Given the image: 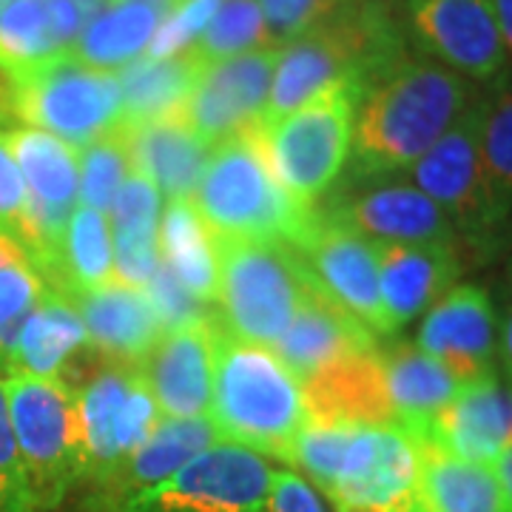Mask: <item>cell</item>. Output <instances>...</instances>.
Returning <instances> with one entry per match:
<instances>
[{"label":"cell","instance_id":"cell-1","mask_svg":"<svg viewBox=\"0 0 512 512\" xmlns=\"http://www.w3.org/2000/svg\"><path fill=\"white\" fill-rule=\"evenodd\" d=\"M476 97L467 77L430 57L407 55L359 97L350 157L362 174L410 171Z\"/></svg>","mask_w":512,"mask_h":512},{"label":"cell","instance_id":"cell-2","mask_svg":"<svg viewBox=\"0 0 512 512\" xmlns=\"http://www.w3.org/2000/svg\"><path fill=\"white\" fill-rule=\"evenodd\" d=\"M296 464L336 512H419V444L399 424L308 421Z\"/></svg>","mask_w":512,"mask_h":512},{"label":"cell","instance_id":"cell-3","mask_svg":"<svg viewBox=\"0 0 512 512\" xmlns=\"http://www.w3.org/2000/svg\"><path fill=\"white\" fill-rule=\"evenodd\" d=\"M208 419L222 441L259 456L288 461L293 441L308 424L302 382L271 348L242 342L225 325L214 330V382Z\"/></svg>","mask_w":512,"mask_h":512},{"label":"cell","instance_id":"cell-4","mask_svg":"<svg viewBox=\"0 0 512 512\" xmlns=\"http://www.w3.org/2000/svg\"><path fill=\"white\" fill-rule=\"evenodd\" d=\"M191 202L217 239H282L296 245L316 217L274 177L259 128L211 148Z\"/></svg>","mask_w":512,"mask_h":512},{"label":"cell","instance_id":"cell-5","mask_svg":"<svg viewBox=\"0 0 512 512\" xmlns=\"http://www.w3.org/2000/svg\"><path fill=\"white\" fill-rule=\"evenodd\" d=\"M319 282L282 239H220L222 325L242 342L271 348Z\"/></svg>","mask_w":512,"mask_h":512},{"label":"cell","instance_id":"cell-6","mask_svg":"<svg viewBox=\"0 0 512 512\" xmlns=\"http://www.w3.org/2000/svg\"><path fill=\"white\" fill-rule=\"evenodd\" d=\"M3 384L23 473L37 510H57L74 484L83 481L74 387L63 376L37 379L23 373L6 376Z\"/></svg>","mask_w":512,"mask_h":512},{"label":"cell","instance_id":"cell-7","mask_svg":"<svg viewBox=\"0 0 512 512\" xmlns=\"http://www.w3.org/2000/svg\"><path fill=\"white\" fill-rule=\"evenodd\" d=\"M362 92L339 83L291 114L262 123L259 143L274 177L293 200L313 208L342 174L353 146V117Z\"/></svg>","mask_w":512,"mask_h":512},{"label":"cell","instance_id":"cell-8","mask_svg":"<svg viewBox=\"0 0 512 512\" xmlns=\"http://www.w3.org/2000/svg\"><path fill=\"white\" fill-rule=\"evenodd\" d=\"M6 86L18 123L55 134L74 148L89 146L123 128L117 72L92 69L69 52L6 80Z\"/></svg>","mask_w":512,"mask_h":512},{"label":"cell","instance_id":"cell-9","mask_svg":"<svg viewBox=\"0 0 512 512\" xmlns=\"http://www.w3.org/2000/svg\"><path fill=\"white\" fill-rule=\"evenodd\" d=\"M83 478L109 487L163 419L137 365L109 362L74 387Z\"/></svg>","mask_w":512,"mask_h":512},{"label":"cell","instance_id":"cell-10","mask_svg":"<svg viewBox=\"0 0 512 512\" xmlns=\"http://www.w3.org/2000/svg\"><path fill=\"white\" fill-rule=\"evenodd\" d=\"M413 185L453 222L458 239L490 254L507 239L478 154V97L453 128L410 168Z\"/></svg>","mask_w":512,"mask_h":512},{"label":"cell","instance_id":"cell-11","mask_svg":"<svg viewBox=\"0 0 512 512\" xmlns=\"http://www.w3.org/2000/svg\"><path fill=\"white\" fill-rule=\"evenodd\" d=\"M271 476L274 467L265 456L217 441L114 512H262Z\"/></svg>","mask_w":512,"mask_h":512},{"label":"cell","instance_id":"cell-12","mask_svg":"<svg viewBox=\"0 0 512 512\" xmlns=\"http://www.w3.org/2000/svg\"><path fill=\"white\" fill-rule=\"evenodd\" d=\"M3 137L12 148V157L18 163L29 194L26 254L49 285L60 239L80 197L77 148L63 143L55 134H46L23 123L3 128Z\"/></svg>","mask_w":512,"mask_h":512},{"label":"cell","instance_id":"cell-13","mask_svg":"<svg viewBox=\"0 0 512 512\" xmlns=\"http://www.w3.org/2000/svg\"><path fill=\"white\" fill-rule=\"evenodd\" d=\"M407 32L421 57L470 83H493L507 72L490 0H407Z\"/></svg>","mask_w":512,"mask_h":512},{"label":"cell","instance_id":"cell-14","mask_svg":"<svg viewBox=\"0 0 512 512\" xmlns=\"http://www.w3.org/2000/svg\"><path fill=\"white\" fill-rule=\"evenodd\" d=\"M276 60L279 49L268 46L202 66L180 117L208 148L251 134L262 126Z\"/></svg>","mask_w":512,"mask_h":512},{"label":"cell","instance_id":"cell-15","mask_svg":"<svg viewBox=\"0 0 512 512\" xmlns=\"http://www.w3.org/2000/svg\"><path fill=\"white\" fill-rule=\"evenodd\" d=\"M319 288L359 319L373 333H390L379 288V251L376 242L350 231L348 225L316 214L305 237L293 245Z\"/></svg>","mask_w":512,"mask_h":512},{"label":"cell","instance_id":"cell-16","mask_svg":"<svg viewBox=\"0 0 512 512\" xmlns=\"http://www.w3.org/2000/svg\"><path fill=\"white\" fill-rule=\"evenodd\" d=\"M416 345L467 384L498 370V313L478 285H453L421 319Z\"/></svg>","mask_w":512,"mask_h":512},{"label":"cell","instance_id":"cell-17","mask_svg":"<svg viewBox=\"0 0 512 512\" xmlns=\"http://www.w3.org/2000/svg\"><path fill=\"white\" fill-rule=\"evenodd\" d=\"M416 441L464 461L493 464L512 444V379L493 370L461 384L456 399Z\"/></svg>","mask_w":512,"mask_h":512},{"label":"cell","instance_id":"cell-18","mask_svg":"<svg viewBox=\"0 0 512 512\" xmlns=\"http://www.w3.org/2000/svg\"><path fill=\"white\" fill-rule=\"evenodd\" d=\"M328 217L379 245H458L461 242L447 214L413 183L365 188L353 197L336 202Z\"/></svg>","mask_w":512,"mask_h":512},{"label":"cell","instance_id":"cell-19","mask_svg":"<svg viewBox=\"0 0 512 512\" xmlns=\"http://www.w3.org/2000/svg\"><path fill=\"white\" fill-rule=\"evenodd\" d=\"M217 316L168 330L143 359L140 373L165 419H208L214 382V330Z\"/></svg>","mask_w":512,"mask_h":512},{"label":"cell","instance_id":"cell-20","mask_svg":"<svg viewBox=\"0 0 512 512\" xmlns=\"http://www.w3.org/2000/svg\"><path fill=\"white\" fill-rule=\"evenodd\" d=\"M83 319L86 342L109 362L143 365L157 342L165 336L163 322L143 288H131L111 279L94 291L66 293Z\"/></svg>","mask_w":512,"mask_h":512},{"label":"cell","instance_id":"cell-21","mask_svg":"<svg viewBox=\"0 0 512 512\" xmlns=\"http://www.w3.org/2000/svg\"><path fill=\"white\" fill-rule=\"evenodd\" d=\"M379 288L390 333L404 328L456 285L458 245H379Z\"/></svg>","mask_w":512,"mask_h":512},{"label":"cell","instance_id":"cell-22","mask_svg":"<svg viewBox=\"0 0 512 512\" xmlns=\"http://www.w3.org/2000/svg\"><path fill=\"white\" fill-rule=\"evenodd\" d=\"M376 333L339 308L322 288L308 296V302L293 316L288 330L276 339L271 350L282 365L302 382L322 367L333 365L353 353L376 348Z\"/></svg>","mask_w":512,"mask_h":512},{"label":"cell","instance_id":"cell-23","mask_svg":"<svg viewBox=\"0 0 512 512\" xmlns=\"http://www.w3.org/2000/svg\"><path fill=\"white\" fill-rule=\"evenodd\" d=\"M308 419L333 424H396L387 402L382 353L373 348L345 356L302 379Z\"/></svg>","mask_w":512,"mask_h":512},{"label":"cell","instance_id":"cell-24","mask_svg":"<svg viewBox=\"0 0 512 512\" xmlns=\"http://www.w3.org/2000/svg\"><path fill=\"white\" fill-rule=\"evenodd\" d=\"M83 26L69 0H9L0 6V77L12 80L66 55Z\"/></svg>","mask_w":512,"mask_h":512},{"label":"cell","instance_id":"cell-25","mask_svg":"<svg viewBox=\"0 0 512 512\" xmlns=\"http://www.w3.org/2000/svg\"><path fill=\"white\" fill-rule=\"evenodd\" d=\"M120 131L126 140L131 171L148 177L165 200H191L211 148L180 114L140 126H123Z\"/></svg>","mask_w":512,"mask_h":512},{"label":"cell","instance_id":"cell-26","mask_svg":"<svg viewBox=\"0 0 512 512\" xmlns=\"http://www.w3.org/2000/svg\"><path fill=\"white\" fill-rule=\"evenodd\" d=\"M180 0H111L72 43L69 55L100 72H120L146 55L165 15Z\"/></svg>","mask_w":512,"mask_h":512},{"label":"cell","instance_id":"cell-27","mask_svg":"<svg viewBox=\"0 0 512 512\" xmlns=\"http://www.w3.org/2000/svg\"><path fill=\"white\" fill-rule=\"evenodd\" d=\"M387 402L393 421L413 439L421 436L461 390L458 376L419 345H396L382 353Z\"/></svg>","mask_w":512,"mask_h":512},{"label":"cell","instance_id":"cell-28","mask_svg":"<svg viewBox=\"0 0 512 512\" xmlns=\"http://www.w3.org/2000/svg\"><path fill=\"white\" fill-rule=\"evenodd\" d=\"M111 214V245H114V276L131 288H146L160 262V214L163 194L148 177L128 171L114 194Z\"/></svg>","mask_w":512,"mask_h":512},{"label":"cell","instance_id":"cell-29","mask_svg":"<svg viewBox=\"0 0 512 512\" xmlns=\"http://www.w3.org/2000/svg\"><path fill=\"white\" fill-rule=\"evenodd\" d=\"M86 345H89L86 328L72 299L55 288H46L35 302V308L20 322L9 376L12 373L37 376V379L63 376V367Z\"/></svg>","mask_w":512,"mask_h":512},{"label":"cell","instance_id":"cell-30","mask_svg":"<svg viewBox=\"0 0 512 512\" xmlns=\"http://www.w3.org/2000/svg\"><path fill=\"white\" fill-rule=\"evenodd\" d=\"M220 439L211 419H160L146 444L131 456L120 476L109 484L114 495V510H120L131 498L143 495L160 481L171 478L202 450L214 447Z\"/></svg>","mask_w":512,"mask_h":512},{"label":"cell","instance_id":"cell-31","mask_svg":"<svg viewBox=\"0 0 512 512\" xmlns=\"http://www.w3.org/2000/svg\"><path fill=\"white\" fill-rule=\"evenodd\" d=\"M416 444L421 512H510L490 464L464 461L433 444Z\"/></svg>","mask_w":512,"mask_h":512},{"label":"cell","instance_id":"cell-32","mask_svg":"<svg viewBox=\"0 0 512 512\" xmlns=\"http://www.w3.org/2000/svg\"><path fill=\"white\" fill-rule=\"evenodd\" d=\"M160 259L200 302L220 296V239L191 200H165L157 231Z\"/></svg>","mask_w":512,"mask_h":512},{"label":"cell","instance_id":"cell-33","mask_svg":"<svg viewBox=\"0 0 512 512\" xmlns=\"http://www.w3.org/2000/svg\"><path fill=\"white\" fill-rule=\"evenodd\" d=\"M202 63L188 52L171 57H140L117 72L123 94V126H140L180 114L194 89Z\"/></svg>","mask_w":512,"mask_h":512},{"label":"cell","instance_id":"cell-34","mask_svg":"<svg viewBox=\"0 0 512 512\" xmlns=\"http://www.w3.org/2000/svg\"><path fill=\"white\" fill-rule=\"evenodd\" d=\"M111 279L117 276H114L109 214L77 205L60 239L49 288L60 293L94 291Z\"/></svg>","mask_w":512,"mask_h":512},{"label":"cell","instance_id":"cell-35","mask_svg":"<svg viewBox=\"0 0 512 512\" xmlns=\"http://www.w3.org/2000/svg\"><path fill=\"white\" fill-rule=\"evenodd\" d=\"M478 154L493 194L498 220L512 234V80L501 74L478 94Z\"/></svg>","mask_w":512,"mask_h":512},{"label":"cell","instance_id":"cell-36","mask_svg":"<svg viewBox=\"0 0 512 512\" xmlns=\"http://www.w3.org/2000/svg\"><path fill=\"white\" fill-rule=\"evenodd\" d=\"M268 46L271 43H268L265 20L256 0H222L214 18L208 20L197 43L191 46V55L197 57L202 66H211L228 57L268 49Z\"/></svg>","mask_w":512,"mask_h":512},{"label":"cell","instance_id":"cell-37","mask_svg":"<svg viewBox=\"0 0 512 512\" xmlns=\"http://www.w3.org/2000/svg\"><path fill=\"white\" fill-rule=\"evenodd\" d=\"M80 160V197L77 205L94 208L100 214H109L114 194L131 171L123 131H114L103 140H94L89 146L77 148Z\"/></svg>","mask_w":512,"mask_h":512},{"label":"cell","instance_id":"cell-38","mask_svg":"<svg viewBox=\"0 0 512 512\" xmlns=\"http://www.w3.org/2000/svg\"><path fill=\"white\" fill-rule=\"evenodd\" d=\"M46 288L29 254L12 239L0 237V330L32 311Z\"/></svg>","mask_w":512,"mask_h":512},{"label":"cell","instance_id":"cell-39","mask_svg":"<svg viewBox=\"0 0 512 512\" xmlns=\"http://www.w3.org/2000/svg\"><path fill=\"white\" fill-rule=\"evenodd\" d=\"M345 3L348 0H256L265 20L268 43L274 49H282L296 37L311 32L313 26H319Z\"/></svg>","mask_w":512,"mask_h":512},{"label":"cell","instance_id":"cell-40","mask_svg":"<svg viewBox=\"0 0 512 512\" xmlns=\"http://www.w3.org/2000/svg\"><path fill=\"white\" fill-rule=\"evenodd\" d=\"M154 305V311L163 322L165 333L168 330H180L188 328V325H197V322H205L211 319L214 313L208 311V305L200 302L194 293L185 288L183 282L177 279V274L165 265L163 259L157 262L154 274L148 279V285L143 288Z\"/></svg>","mask_w":512,"mask_h":512},{"label":"cell","instance_id":"cell-41","mask_svg":"<svg viewBox=\"0 0 512 512\" xmlns=\"http://www.w3.org/2000/svg\"><path fill=\"white\" fill-rule=\"evenodd\" d=\"M220 3L222 0H180L165 15L143 57H171L188 52L197 43V37L202 35V29L208 26V20L214 18Z\"/></svg>","mask_w":512,"mask_h":512},{"label":"cell","instance_id":"cell-42","mask_svg":"<svg viewBox=\"0 0 512 512\" xmlns=\"http://www.w3.org/2000/svg\"><path fill=\"white\" fill-rule=\"evenodd\" d=\"M0 512H40L23 473L3 379H0Z\"/></svg>","mask_w":512,"mask_h":512},{"label":"cell","instance_id":"cell-43","mask_svg":"<svg viewBox=\"0 0 512 512\" xmlns=\"http://www.w3.org/2000/svg\"><path fill=\"white\" fill-rule=\"evenodd\" d=\"M26 220H29L26 183L0 128V237L12 239L23 251H26Z\"/></svg>","mask_w":512,"mask_h":512},{"label":"cell","instance_id":"cell-44","mask_svg":"<svg viewBox=\"0 0 512 512\" xmlns=\"http://www.w3.org/2000/svg\"><path fill=\"white\" fill-rule=\"evenodd\" d=\"M262 512H328L311 481L291 470H274Z\"/></svg>","mask_w":512,"mask_h":512},{"label":"cell","instance_id":"cell-45","mask_svg":"<svg viewBox=\"0 0 512 512\" xmlns=\"http://www.w3.org/2000/svg\"><path fill=\"white\" fill-rule=\"evenodd\" d=\"M498 365L512 379V305L498 319Z\"/></svg>","mask_w":512,"mask_h":512},{"label":"cell","instance_id":"cell-46","mask_svg":"<svg viewBox=\"0 0 512 512\" xmlns=\"http://www.w3.org/2000/svg\"><path fill=\"white\" fill-rule=\"evenodd\" d=\"M493 3L495 23H498V32H501V43H504V52H507V69L512 66V0H490Z\"/></svg>","mask_w":512,"mask_h":512},{"label":"cell","instance_id":"cell-47","mask_svg":"<svg viewBox=\"0 0 512 512\" xmlns=\"http://www.w3.org/2000/svg\"><path fill=\"white\" fill-rule=\"evenodd\" d=\"M490 467H493L495 478H498V484H501V493L507 498V510L512 512V444L501 453V456L495 458Z\"/></svg>","mask_w":512,"mask_h":512},{"label":"cell","instance_id":"cell-48","mask_svg":"<svg viewBox=\"0 0 512 512\" xmlns=\"http://www.w3.org/2000/svg\"><path fill=\"white\" fill-rule=\"evenodd\" d=\"M12 123H18V120H15V114H12V97H9V86H6V80L0 77V128L12 126Z\"/></svg>","mask_w":512,"mask_h":512},{"label":"cell","instance_id":"cell-49","mask_svg":"<svg viewBox=\"0 0 512 512\" xmlns=\"http://www.w3.org/2000/svg\"><path fill=\"white\" fill-rule=\"evenodd\" d=\"M69 3H74V6H77V12H80L83 20L89 23L97 12H103V9L109 6L111 0H69Z\"/></svg>","mask_w":512,"mask_h":512},{"label":"cell","instance_id":"cell-50","mask_svg":"<svg viewBox=\"0 0 512 512\" xmlns=\"http://www.w3.org/2000/svg\"><path fill=\"white\" fill-rule=\"evenodd\" d=\"M510 279H512V262H510Z\"/></svg>","mask_w":512,"mask_h":512},{"label":"cell","instance_id":"cell-51","mask_svg":"<svg viewBox=\"0 0 512 512\" xmlns=\"http://www.w3.org/2000/svg\"><path fill=\"white\" fill-rule=\"evenodd\" d=\"M419 512H421V510H419Z\"/></svg>","mask_w":512,"mask_h":512}]
</instances>
